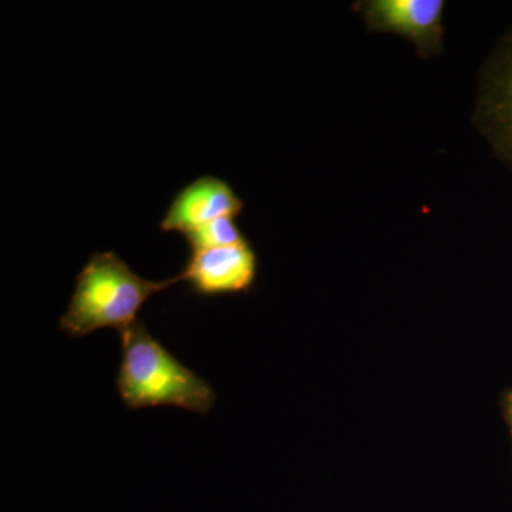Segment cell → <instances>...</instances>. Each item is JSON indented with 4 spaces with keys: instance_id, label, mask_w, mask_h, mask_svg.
I'll list each match as a JSON object with an SVG mask.
<instances>
[{
    "instance_id": "277c9868",
    "label": "cell",
    "mask_w": 512,
    "mask_h": 512,
    "mask_svg": "<svg viewBox=\"0 0 512 512\" xmlns=\"http://www.w3.org/2000/svg\"><path fill=\"white\" fill-rule=\"evenodd\" d=\"M474 119L495 156L512 168V29L484 64Z\"/></svg>"
},
{
    "instance_id": "6da1fadb",
    "label": "cell",
    "mask_w": 512,
    "mask_h": 512,
    "mask_svg": "<svg viewBox=\"0 0 512 512\" xmlns=\"http://www.w3.org/2000/svg\"><path fill=\"white\" fill-rule=\"evenodd\" d=\"M120 335L117 389L128 409L171 406L202 416L211 412L214 389L153 338L146 323L136 320Z\"/></svg>"
},
{
    "instance_id": "7a4b0ae2",
    "label": "cell",
    "mask_w": 512,
    "mask_h": 512,
    "mask_svg": "<svg viewBox=\"0 0 512 512\" xmlns=\"http://www.w3.org/2000/svg\"><path fill=\"white\" fill-rule=\"evenodd\" d=\"M181 282L180 276L148 281L137 275L116 252L93 254L80 274L60 329L72 338H84L96 330L127 329L136 322L148 299Z\"/></svg>"
},
{
    "instance_id": "5b68a950",
    "label": "cell",
    "mask_w": 512,
    "mask_h": 512,
    "mask_svg": "<svg viewBox=\"0 0 512 512\" xmlns=\"http://www.w3.org/2000/svg\"><path fill=\"white\" fill-rule=\"evenodd\" d=\"M201 298L241 295L251 291L258 276V255L249 241L231 247L197 249L180 275Z\"/></svg>"
},
{
    "instance_id": "8992f818",
    "label": "cell",
    "mask_w": 512,
    "mask_h": 512,
    "mask_svg": "<svg viewBox=\"0 0 512 512\" xmlns=\"http://www.w3.org/2000/svg\"><path fill=\"white\" fill-rule=\"evenodd\" d=\"M242 210L244 202L227 181L204 175L175 195L161 220L160 229L178 232L184 237L218 218H237Z\"/></svg>"
},
{
    "instance_id": "52a82bcc",
    "label": "cell",
    "mask_w": 512,
    "mask_h": 512,
    "mask_svg": "<svg viewBox=\"0 0 512 512\" xmlns=\"http://www.w3.org/2000/svg\"><path fill=\"white\" fill-rule=\"evenodd\" d=\"M191 251L207 248L231 247L248 241L237 221L232 217L218 218L184 235Z\"/></svg>"
},
{
    "instance_id": "3957f363",
    "label": "cell",
    "mask_w": 512,
    "mask_h": 512,
    "mask_svg": "<svg viewBox=\"0 0 512 512\" xmlns=\"http://www.w3.org/2000/svg\"><path fill=\"white\" fill-rule=\"evenodd\" d=\"M353 9L373 33H393L416 46L421 59L443 52V0H363Z\"/></svg>"
}]
</instances>
